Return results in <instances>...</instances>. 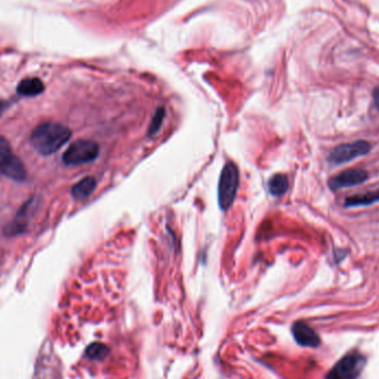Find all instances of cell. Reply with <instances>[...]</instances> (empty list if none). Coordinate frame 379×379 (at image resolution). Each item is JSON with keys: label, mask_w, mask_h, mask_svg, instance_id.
Listing matches in <instances>:
<instances>
[{"label": "cell", "mask_w": 379, "mask_h": 379, "mask_svg": "<svg viewBox=\"0 0 379 379\" xmlns=\"http://www.w3.org/2000/svg\"><path fill=\"white\" fill-rule=\"evenodd\" d=\"M292 331L296 342L305 348H317L321 343V339L316 334L315 331L304 322H297L294 324Z\"/></svg>", "instance_id": "obj_8"}, {"label": "cell", "mask_w": 379, "mask_h": 379, "mask_svg": "<svg viewBox=\"0 0 379 379\" xmlns=\"http://www.w3.org/2000/svg\"><path fill=\"white\" fill-rule=\"evenodd\" d=\"M364 366L365 358L357 352H350L337 363L334 369L343 379H356L363 371Z\"/></svg>", "instance_id": "obj_6"}, {"label": "cell", "mask_w": 379, "mask_h": 379, "mask_svg": "<svg viewBox=\"0 0 379 379\" xmlns=\"http://www.w3.org/2000/svg\"><path fill=\"white\" fill-rule=\"evenodd\" d=\"M287 187H289V181L284 174H276L269 182V190H270L271 194L276 195V196L283 195L287 191Z\"/></svg>", "instance_id": "obj_13"}, {"label": "cell", "mask_w": 379, "mask_h": 379, "mask_svg": "<svg viewBox=\"0 0 379 379\" xmlns=\"http://www.w3.org/2000/svg\"><path fill=\"white\" fill-rule=\"evenodd\" d=\"M164 109L159 108L158 111L155 113V117H153L152 122L150 124L149 134H155L160 129L161 124L163 122V117H164Z\"/></svg>", "instance_id": "obj_14"}, {"label": "cell", "mask_w": 379, "mask_h": 379, "mask_svg": "<svg viewBox=\"0 0 379 379\" xmlns=\"http://www.w3.org/2000/svg\"><path fill=\"white\" fill-rule=\"evenodd\" d=\"M104 352H106V348H104L102 345L99 344L92 345V346H90V348L87 350V355L90 358H94V359H96V358H101V356L103 355Z\"/></svg>", "instance_id": "obj_15"}, {"label": "cell", "mask_w": 379, "mask_h": 379, "mask_svg": "<svg viewBox=\"0 0 379 379\" xmlns=\"http://www.w3.org/2000/svg\"><path fill=\"white\" fill-rule=\"evenodd\" d=\"M371 145L369 142L364 140L345 143L333 149L329 155V161L334 164H343L348 163L354 159L359 158L362 155H367L371 151Z\"/></svg>", "instance_id": "obj_5"}, {"label": "cell", "mask_w": 379, "mask_h": 379, "mask_svg": "<svg viewBox=\"0 0 379 379\" xmlns=\"http://www.w3.org/2000/svg\"><path fill=\"white\" fill-rule=\"evenodd\" d=\"M376 202H379V190L376 192L350 196L345 201V206L352 208V206H369V204H374Z\"/></svg>", "instance_id": "obj_12"}, {"label": "cell", "mask_w": 379, "mask_h": 379, "mask_svg": "<svg viewBox=\"0 0 379 379\" xmlns=\"http://www.w3.org/2000/svg\"><path fill=\"white\" fill-rule=\"evenodd\" d=\"M7 107H8V104L6 103V102L0 101V115H3V111L7 109Z\"/></svg>", "instance_id": "obj_18"}, {"label": "cell", "mask_w": 379, "mask_h": 379, "mask_svg": "<svg viewBox=\"0 0 379 379\" xmlns=\"http://www.w3.org/2000/svg\"><path fill=\"white\" fill-rule=\"evenodd\" d=\"M325 379H343L342 377H341V375L337 373L335 369H333V371H329V374H327V376L325 377Z\"/></svg>", "instance_id": "obj_16"}, {"label": "cell", "mask_w": 379, "mask_h": 379, "mask_svg": "<svg viewBox=\"0 0 379 379\" xmlns=\"http://www.w3.org/2000/svg\"><path fill=\"white\" fill-rule=\"evenodd\" d=\"M369 178L367 172L364 170H346L329 180V185L333 191L344 189V187H356L362 185Z\"/></svg>", "instance_id": "obj_7"}, {"label": "cell", "mask_w": 379, "mask_h": 379, "mask_svg": "<svg viewBox=\"0 0 379 379\" xmlns=\"http://www.w3.org/2000/svg\"><path fill=\"white\" fill-rule=\"evenodd\" d=\"M240 183V173L238 166L234 163L229 162L222 170L219 183L220 208L225 211L229 210L234 202Z\"/></svg>", "instance_id": "obj_2"}, {"label": "cell", "mask_w": 379, "mask_h": 379, "mask_svg": "<svg viewBox=\"0 0 379 379\" xmlns=\"http://www.w3.org/2000/svg\"><path fill=\"white\" fill-rule=\"evenodd\" d=\"M31 202L32 200H30L29 202H27V203L22 206V210L17 214L16 219L6 229V235H16L26 230V227H27L28 214H29Z\"/></svg>", "instance_id": "obj_10"}, {"label": "cell", "mask_w": 379, "mask_h": 379, "mask_svg": "<svg viewBox=\"0 0 379 379\" xmlns=\"http://www.w3.org/2000/svg\"><path fill=\"white\" fill-rule=\"evenodd\" d=\"M45 91V85L38 78H27L19 83L17 87V92L19 96H36L43 94Z\"/></svg>", "instance_id": "obj_9"}, {"label": "cell", "mask_w": 379, "mask_h": 379, "mask_svg": "<svg viewBox=\"0 0 379 379\" xmlns=\"http://www.w3.org/2000/svg\"><path fill=\"white\" fill-rule=\"evenodd\" d=\"M71 131L62 123L48 121L43 122L32 131L30 142L38 153L54 155L69 141Z\"/></svg>", "instance_id": "obj_1"}, {"label": "cell", "mask_w": 379, "mask_h": 379, "mask_svg": "<svg viewBox=\"0 0 379 379\" xmlns=\"http://www.w3.org/2000/svg\"><path fill=\"white\" fill-rule=\"evenodd\" d=\"M99 152L100 147L96 142L91 140H77L66 150L62 161L66 166H80L96 160Z\"/></svg>", "instance_id": "obj_4"}, {"label": "cell", "mask_w": 379, "mask_h": 379, "mask_svg": "<svg viewBox=\"0 0 379 379\" xmlns=\"http://www.w3.org/2000/svg\"><path fill=\"white\" fill-rule=\"evenodd\" d=\"M374 101H375V104H376L377 109H378V111H379V87H377V88L375 89Z\"/></svg>", "instance_id": "obj_17"}, {"label": "cell", "mask_w": 379, "mask_h": 379, "mask_svg": "<svg viewBox=\"0 0 379 379\" xmlns=\"http://www.w3.org/2000/svg\"><path fill=\"white\" fill-rule=\"evenodd\" d=\"M0 173L16 182L24 181L27 178L24 163L15 155L10 143L1 136H0Z\"/></svg>", "instance_id": "obj_3"}, {"label": "cell", "mask_w": 379, "mask_h": 379, "mask_svg": "<svg viewBox=\"0 0 379 379\" xmlns=\"http://www.w3.org/2000/svg\"><path fill=\"white\" fill-rule=\"evenodd\" d=\"M96 187V181L92 176H87L85 179L78 182L71 190V194L76 200H85L89 198Z\"/></svg>", "instance_id": "obj_11"}]
</instances>
